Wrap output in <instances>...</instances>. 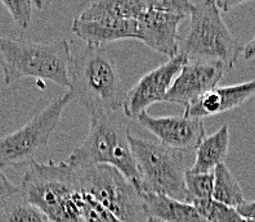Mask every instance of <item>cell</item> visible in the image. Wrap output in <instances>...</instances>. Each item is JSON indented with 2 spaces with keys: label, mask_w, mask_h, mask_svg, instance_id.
I'll return each instance as SVG.
<instances>
[{
  "label": "cell",
  "mask_w": 255,
  "mask_h": 222,
  "mask_svg": "<svg viewBox=\"0 0 255 222\" xmlns=\"http://www.w3.org/2000/svg\"><path fill=\"white\" fill-rule=\"evenodd\" d=\"M188 59L183 54H178L168 62L147 72L127 94L123 113L127 118L137 120L146 113L148 107L155 103L164 102L174 80L179 74Z\"/></svg>",
  "instance_id": "9"
},
{
  "label": "cell",
  "mask_w": 255,
  "mask_h": 222,
  "mask_svg": "<svg viewBox=\"0 0 255 222\" xmlns=\"http://www.w3.org/2000/svg\"><path fill=\"white\" fill-rule=\"evenodd\" d=\"M0 222H52L39 211L36 207L25 201V198L18 195L12 202L4 206L0 213Z\"/></svg>",
  "instance_id": "19"
},
{
  "label": "cell",
  "mask_w": 255,
  "mask_h": 222,
  "mask_svg": "<svg viewBox=\"0 0 255 222\" xmlns=\"http://www.w3.org/2000/svg\"><path fill=\"white\" fill-rule=\"evenodd\" d=\"M149 217L161 222H209L192 204L151 193H142Z\"/></svg>",
  "instance_id": "15"
},
{
  "label": "cell",
  "mask_w": 255,
  "mask_h": 222,
  "mask_svg": "<svg viewBox=\"0 0 255 222\" xmlns=\"http://www.w3.org/2000/svg\"><path fill=\"white\" fill-rule=\"evenodd\" d=\"M80 213L83 222H122L84 191H81Z\"/></svg>",
  "instance_id": "23"
},
{
  "label": "cell",
  "mask_w": 255,
  "mask_h": 222,
  "mask_svg": "<svg viewBox=\"0 0 255 222\" xmlns=\"http://www.w3.org/2000/svg\"><path fill=\"white\" fill-rule=\"evenodd\" d=\"M255 95V78L232 86L215 87L184 108V117L202 120L226 113L246 103Z\"/></svg>",
  "instance_id": "13"
},
{
  "label": "cell",
  "mask_w": 255,
  "mask_h": 222,
  "mask_svg": "<svg viewBox=\"0 0 255 222\" xmlns=\"http://www.w3.org/2000/svg\"><path fill=\"white\" fill-rule=\"evenodd\" d=\"M214 175L193 173L190 168L186 172V203L195 204L213 199Z\"/></svg>",
  "instance_id": "20"
},
{
  "label": "cell",
  "mask_w": 255,
  "mask_h": 222,
  "mask_svg": "<svg viewBox=\"0 0 255 222\" xmlns=\"http://www.w3.org/2000/svg\"><path fill=\"white\" fill-rule=\"evenodd\" d=\"M215 4H217V8H218L219 10L222 12H228V10H231L234 6H237V5H241V1H224V0H222V1H215Z\"/></svg>",
  "instance_id": "28"
},
{
  "label": "cell",
  "mask_w": 255,
  "mask_h": 222,
  "mask_svg": "<svg viewBox=\"0 0 255 222\" xmlns=\"http://www.w3.org/2000/svg\"><path fill=\"white\" fill-rule=\"evenodd\" d=\"M18 195H21V188L14 185L6 177V175H4L0 171V210L9 203V202H12L14 198L18 197Z\"/></svg>",
  "instance_id": "25"
},
{
  "label": "cell",
  "mask_w": 255,
  "mask_h": 222,
  "mask_svg": "<svg viewBox=\"0 0 255 222\" xmlns=\"http://www.w3.org/2000/svg\"><path fill=\"white\" fill-rule=\"evenodd\" d=\"M81 191L122 222H147L148 213L143 194L134 182L110 166L75 168Z\"/></svg>",
  "instance_id": "7"
},
{
  "label": "cell",
  "mask_w": 255,
  "mask_h": 222,
  "mask_svg": "<svg viewBox=\"0 0 255 222\" xmlns=\"http://www.w3.org/2000/svg\"><path fill=\"white\" fill-rule=\"evenodd\" d=\"M130 135L124 113L93 114L87 136L72 150L66 163L74 168L114 167L139 188L140 177L129 142Z\"/></svg>",
  "instance_id": "2"
},
{
  "label": "cell",
  "mask_w": 255,
  "mask_h": 222,
  "mask_svg": "<svg viewBox=\"0 0 255 222\" xmlns=\"http://www.w3.org/2000/svg\"><path fill=\"white\" fill-rule=\"evenodd\" d=\"M71 30L79 39L85 41L87 47L101 48L103 44L118 40H137V21L134 19H74Z\"/></svg>",
  "instance_id": "14"
},
{
  "label": "cell",
  "mask_w": 255,
  "mask_h": 222,
  "mask_svg": "<svg viewBox=\"0 0 255 222\" xmlns=\"http://www.w3.org/2000/svg\"><path fill=\"white\" fill-rule=\"evenodd\" d=\"M129 142L139 172L140 191L186 203V172L188 168L184 163L183 153L133 135Z\"/></svg>",
  "instance_id": "6"
},
{
  "label": "cell",
  "mask_w": 255,
  "mask_h": 222,
  "mask_svg": "<svg viewBox=\"0 0 255 222\" xmlns=\"http://www.w3.org/2000/svg\"><path fill=\"white\" fill-rule=\"evenodd\" d=\"M230 148V127L223 125L210 136H205L196 149V159L190 168L193 173H213L224 163Z\"/></svg>",
  "instance_id": "16"
},
{
  "label": "cell",
  "mask_w": 255,
  "mask_h": 222,
  "mask_svg": "<svg viewBox=\"0 0 255 222\" xmlns=\"http://www.w3.org/2000/svg\"><path fill=\"white\" fill-rule=\"evenodd\" d=\"M186 17L148 9L137 19L138 37L144 45L169 58L179 54L178 28Z\"/></svg>",
  "instance_id": "12"
},
{
  "label": "cell",
  "mask_w": 255,
  "mask_h": 222,
  "mask_svg": "<svg viewBox=\"0 0 255 222\" xmlns=\"http://www.w3.org/2000/svg\"><path fill=\"white\" fill-rule=\"evenodd\" d=\"M192 206L209 222H244L236 208L219 203L214 199L199 202Z\"/></svg>",
  "instance_id": "21"
},
{
  "label": "cell",
  "mask_w": 255,
  "mask_h": 222,
  "mask_svg": "<svg viewBox=\"0 0 255 222\" xmlns=\"http://www.w3.org/2000/svg\"><path fill=\"white\" fill-rule=\"evenodd\" d=\"M243 58L245 61H252V59H255V35L250 39L248 43L243 47Z\"/></svg>",
  "instance_id": "27"
},
{
  "label": "cell",
  "mask_w": 255,
  "mask_h": 222,
  "mask_svg": "<svg viewBox=\"0 0 255 222\" xmlns=\"http://www.w3.org/2000/svg\"><path fill=\"white\" fill-rule=\"evenodd\" d=\"M72 102L69 93L54 99L53 102L25 126L0 138V168L1 167L30 166L35 157L49 143L61 122L65 108Z\"/></svg>",
  "instance_id": "8"
},
{
  "label": "cell",
  "mask_w": 255,
  "mask_h": 222,
  "mask_svg": "<svg viewBox=\"0 0 255 222\" xmlns=\"http://www.w3.org/2000/svg\"><path fill=\"white\" fill-rule=\"evenodd\" d=\"M0 4L10 13L13 21L23 32L31 25L34 6L41 8V3L32 0H1Z\"/></svg>",
  "instance_id": "22"
},
{
  "label": "cell",
  "mask_w": 255,
  "mask_h": 222,
  "mask_svg": "<svg viewBox=\"0 0 255 222\" xmlns=\"http://www.w3.org/2000/svg\"><path fill=\"white\" fill-rule=\"evenodd\" d=\"M187 32L179 40V54L188 61L217 62L234 67L243 47L224 23L214 0L192 3Z\"/></svg>",
  "instance_id": "5"
},
{
  "label": "cell",
  "mask_w": 255,
  "mask_h": 222,
  "mask_svg": "<svg viewBox=\"0 0 255 222\" xmlns=\"http://www.w3.org/2000/svg\"><path fill=\"white\" fill-rule=\"evenodd\" d=\"M237 212L243 219L255 220V201L245 202L236 208Z\"/></svg>",
  "instance_id": "26"
},
{
  "label": "cell",
  "mask_w": 255,
  "mask_h": 222,
  "mask_svg": "<svg viewBox=\"0 0 255 222\" xmlns=\"http://www.w3.org/2000/svg\"><path fill=\"white\" fill-rule=\"evenodd\" d=\"M148 6L153 10L166 12L182 17H190L192 3L186 0H148Z\"/></svg>",
  "instance_id": "24"
},
{
  "label": "cell",
  "mask_w": 255,
  "mask_h": 222,
  "mask_svg": "<svg viewBox=\"0 0 255 222\" xmlns=\"http://www.w3.org/2000/svg\"><path fill=\"white\" fill-rule=\"evenodd\" d=\"M148 9V0H100L93 1L78 16L83 21L94 19H134Z\"/></svg>",
  "instance_id": "17"
},
{
  "label": "cell",
  "mask_w": 255,
  "mask_h": 222,
  "mask_svg": "<svg viewBox=\"0 0 255 222\" xmlns=\"http://www.w3.org/2000/svg\"><path fill=\"white\" fill-rule=\"evenodd\" d=\"M147 222H161V221H159V220L155 219V217H148Z\"/></svg>",
  "instance_id": "29"
},
{
  "label": "cell",
  "mask_w": 255,
  "mask_h": 222,
  "mask_svg": "<svg viewBox=\"0 0 255 222\" xmlns=\"http://www.w3.org/2000/svg\"><path fill=\"white\" fill-rule=\"evenodd\" d=\"M19 188L25 201L52 222H83L78 173L66 162H34L26 170Z\"/></svg>",
  "instance_id": "4"
},
{
  "label": "cell",
  "mask_w": 255,
  "mask_h": 222,
  "mask_svg": "<svg viewBox=\"0 0 255 222\" xmlns=\"http://www.w3.org/2000/svg\"><path fill=\"white\" fill-rule=\"evenodd\" d=\"M244 222H255V220H248V219H244Z\"/></svg>",
  "instance_id": "30"
},
{
  "label": "cell",
  "mask_w": 255,
  "mask_h": 222,
  "mask_svg": "<svg viewBox=\"0 0 255 222\" xmlns=\"http://www.w3.org/2000/svg\"><path fill=\"white\" fill-rule=\"evenodd\" d=\"M227 68L217 62L188 61L174 80L164 102L183 105L184 108L217 87Z\"/></svg>",
  "instance_id": "11"
},
{
  "label": "cell",
  "mask_w": 255,
  "mask_h": 222,
  "mask_svg": "<svg viewBox=\"0 0 255 222\" xmlns=\"http://www.w3.org/2000/svg\"><path fill=\"white\" fill-rule=\"evenodd\" d=\"M71 58L65 39L28 41L0 36V66L6 86L22 78H36L69 89Z\"/></svg>",
  "instance_id": "3"
},
{
  "label": "cell",
  "mask_w": 255,
  "mask_h": 222,
  "mask_svg": "<svg viewBox=\"0 0 255 222\" xmlns=\"http://www.w3.org/2000/svg\"><path fill=\"white\" fill-rule=\"evenodd\" d=\"M137 120L160 140V144L183 154L187 151L196 150L205 139V126L202 120L184 116L153 117L147 112Z\"/></svg>",
  "instance_id": "10"
},
{
  "label": "cell",
  "mask_w": 255,
  "mask_h": 222,
  "mask_svg": "<svg viewBox=\"0 0 255 222\" xmlns=\"http://www.w3.org/2000/svg\"><path fill=\"white\" fill-rule=\"evenodd\" d=\"M214 175V188H213V199L232 208H237L245 203L244 191L234 173L228 170L224 163L219 164L213 172Z\"/></svg>",
  "instance_id": "18"
},
{
  "label": "cell",
  "mask_w": 255,
  "mask_h": 222,
  "mask_svg": "<svg viewBox=\"0 0 255 222\" xmlns=\"http://www.w3.org/2000/svg\"><path fill=\"white\" fill-rule=\"evenodd\" d=\"M69 94L93 116L123 111L128 91L109 53L85 47L71 58Z\"/></svg>",
  "instance_id": "1"
}]
</instances>
